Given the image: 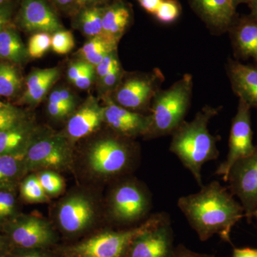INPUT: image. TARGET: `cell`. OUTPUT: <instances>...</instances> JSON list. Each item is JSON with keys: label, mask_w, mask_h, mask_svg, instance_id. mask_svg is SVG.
Masks as SVG:
<instances>
[{"label": "cell", "mask_w": 257, "mask_h": 257, "mask_svg": "<svg viewBox=\"0 0 257 257\" xmlns=\"http://www.w3.org/2000/svg\"><path fill=\"white\" fill-rule=\"evenodd\" d=\"M33 127L23 121L13 127L0 132V155L26 150L32 143Z\"/></svg>", "instance_id": "22"}, {"label": "cell", "mask_w": 257, "mask_h": 257, "mask_svg": "<svg viewBox=\"0 0 257 257\" xmlns=\"http://www.w3.org/2000/svg\"><path fill=\"white\" fill-rule=\"evenodd\" d=\"M169 218L165 212L157 213L136 226L126 229H101L74 242L57 245L53 249L61 257H126L137 236Z\"/></svg>", "instance_id": "3"}, {"label": "cell", "mask_w": 257, "mask_h": 257, "mask_svg": "<svg viewBox=\"0 0 257 257\" xmlns=\"http://www.w3.org/2000/svg\"><path fill=\"white\" fill-rule=\"evenodd\" d=\"M104 106V122L116 135L133 138L148 133L151 125L150 114L145 115L119 106L111 98L106 97Z\"/></svg>", "instance_id": "14"}, {"label": "cell", "mask_w": 257, "mask_h": 257, "mask_svg": "<svg viewBox=\"0 0 257 257\" xmlns=\"http://www.w3.org/2000/svg\"><path fill=\"white\" fill-rule=\"evenodd\" d=\"M98 208L85 193H72L62 199L56 209L57 229L67 239H79L92 233Z\"/></svg>", "instance_id": "7"}, {"label": "cell", "mask_w": 257, "mask_h": 257, "mask_svg": "<svg viewBox=\"0 0 257 257\" xmlns=\"http://www.w3.org/2000/svg\"><path fill=\"white\" fill-rule=\"evenodd\" d=\"M68 142L61 136L32 141L27 150L25 163L28 172L45 170L62 171L72 166Z\"/></svg>", "instance_id": "9"}, {"label": "cell", "mask_w": 257, "mask_h": 257, "mask_svg": "<svg viewBox=\"0 0 257 257\" xmlns=\"http://www.w3.org/2000/svg\"><path fill=\"white\" fill-rule=\"evenodd\" d=\"M248 5L251 10L250 16L257 20V0H251Z\"/></svg>", "instance_id": "48"}, {"label": "cell", "mask_w": 257, "mask_h": 257, "mask_svg": "<svg viewBox=\"0 0 257 257\" xmlns=\"http://www.w3.org/2000/svg\"><path fill=\"white\" fill-rule=\"evenodd\" d=\"M92 67H94V66L88 63L84 60H82L74 62V63L69 66L68 71H67V77H68V79L71 82L73 83L86 71Z\"/></svg>", "instance_id": "38"}, {"label": "cell", "mask_w": 257, "mask_h": 257, "mask_svg": "<svg viewBox=\"0 0 257 257\" xmlns=\"http://www.w3.org/2000/svg\"><path fill=\"white\" fill-rule=\"evenodd\" d=\"M177 205L202 241L219 235L231 243V229L244 216L241 204L217 181L203 186L195 194L179 198Z\"/></svg>", "instance_id": "1"}, {"label": "cell", "mask_w": 257, "mask_h": 257, "mask_svg": "<svg viewBox=\"0 0 257 257\" xmlns=\"http://www.w3.org/2000/svg\"><path fill=\"white\" fill-rule=\"evenodd\" d=\"M27 150L15 154L0 155V188L16 187L19 181L27 175L28 171L25 163Z\"/></svg>", "instance_id": "23"}, {"label": "cell", "mask_w": 257, "mask_h": 257, "mask_svg": "<svg viewBox=\"0 0 257 257\" xmlns=\"http://www.w3.org/2000/svg\"><path fill=\"white\" fill-rule=\"evenodd\" d=\"M59 77L60 71L57 67L33 71L27 78L24 101L32 105L40 103Z\"/></svg>", "instance_id": "21"}, {"label": "cell", "mask_w": 257, "mask_h": 257, "mask_svg": "<svg viewBox=\"0 0 257 257\" xmlns=\"http://www.w3.org/2000/svg\"><path fill=\"white\" fill-rule=\"evenodd\" d=\"M8 0H0V5L4 4V3H7Z\"/></svg>", "instance_id": "53"}, {"label": "cell", "mask_w": 257, "mask_h": 257, "mask_svg": "<svg viewBox=\"0 0 257 257\" xmlns=\"http://www.w3.org/2000/svg\"><path fill=\"white\" fill-rule=\"evenodd\" d=\"M227 73L233 91L239 99L257 109V67L230 60Z\"/></svg>", "instance_id": "18"}, {"label": "cell", "mask_w": 257, "mask_h": 257, "mask_svg": "<svg viewBox=\"0 0 257 257\" xmlns=\"http://www.w3.org/2000/svg\"><path fill=\"white\" fill-rule=\"evenodd\" d=\"M16 187L0 188V231L20 214L18 211Z\"/></svg>", "instance_id": "27"}, {"label": "cell", "mask_w": 257, "mask_h": 257, "mask_svg": "<svg viewBox=\"0 0 257 257\" xmlns=\"http://www.w3.org/2000/svg\"><path fill=\"white\" fill-rule=\"evenodd\" d=\"M250 110V106L239 99L237 111L231 122L227 157L216 171V175L222 177L224 182L235 162L248 157L254 150Z\"/></svg>", "instance_id": "11"}, {"label": "cell", "mask_w": 257, "mask_h": 257, "mask_svg": "<svg viewBox=\"0 0 257 257\" xmlns=\"http://www.w3.org/2000/svg\"><path fill=\"white\" fill-rule=\"evenodd\" d=\"M28 55V50L15 30L5 28L0 32V57L15 63H21Z\"/></svg>", "instance_id": "24"}, {"label": "cell", "mask_w": 257, "mask_h": 257, "mask_svg": "<svg viewBox=\"0 0 257 257\" xmlns=\"http://www.w3.org/2000/svg\"><path fill=\"white\" fill-rule=\"evenodd\" d=\"M135 149L126 140L105 138L89 147L85 164L91 175L102 179H114L127 174L137 160Z\"/></svg>", "instance_id": "6"}, {"label": "cell", "mask_w": 257, "mask_h": 257, "mask_svg": "<svg viewBox=\"0 0 257 257\" xmlns=\"http://www.w3.org/2000/svg\"><path fill=\"white\" fill-rule=\"evenodd\" d=\"M229 31L236 55L257 61V20L243 17L236 20Z\"/></svg>", "instance_id": "20"}, {"label": "cell", "mask_w": 257, "mask_h": 257, "mask_svg": "<svg viewBox=\"0 0 257 257\" xmlns=\"http://www.w3.org/2000/svg\"><path fill=\"white\" fill-rule=\"evenodd\" d=\"M42 188L49 197H55L63 192L64 179L56 171H40L37 175Z\"/></svg>", "instance_id": "30"}, {"label": "cell", "mask_w": 257, "mask_h": 257, "mask_svg": "<svg viewBox=\"0 0 257 257\" xmlns=\"http://www.w3.org/2000/svg\"><path fill=\"white\" fill-rule=\"evenodd\" d=\"M21 87V79L18 71L10 64H0V95L14 96Z\"/></svg>", "instance_id": "28"}, {"label": "cell", "mask_w": 257, "mask_h": 257, "mask_svg": "<svg viewBox=\"0 0 257 257\" xmlns=\"http://www.w3.org/2000/svg\"><path fill=\"white\" fill-rule=\"evenodd\" d=\"M47 110H48L49 114L56 119H64L71 113V111L64 106L58 105V104L50 102V101H48Z\"/></svg>", "instance_id": "41"}, {"label": "cell", "mask_w": 257, "mask_h": 257, "mask_svg": "<svg viewBox=\"0 0 257 257\" xmlns=\"http://www.w3.org/2000/svg\"><path fill=\"white\" fill-rule=\"evenodd\" d=\"M231 1L233 2L235 6L237 7V5H239V4H243V3H246V4H248L251 0H231Z\"/></svg>", "instance_id": "50"}, {"label": "cell", "mask_w": 257, "mask_h": 257, "mask_svg": "<svg viewBox=\"0 0 257 257\" xmlns=\"http://www.w3.org/2000/svg\"><path fill=\"white\" fill-rule=\"evenodd\" d=\"M252 217H255L257 219V209L253 211Z\"/></svg>", "instance_id": "52"}, {"label": "cell", "mask_w": 257, "mask_h": 257, "mask_svg": "<svg viewBox=\"0 0 257 257\" xmlns=\"http://www.w3.org/2000/svg\"><path fill=\"white\" fill-rule=\"evenodd\" d=\"M9 20V13L5 8H0V32L5 28V25Z\"/></svg>", "instance_id": "46"}, {"label": "cell", "mask_w": 257, "mask_h": 257, "mask_svg": "<svg viewBox=\"0 0 257 257\" xmlns=\"http://www.w3.org/2000/svg\"><path fill=\"white\" fill-rule=\"evenodd\" d=\"M108 217L111 224L132 227L149 217L152 209V196L142 182L124 179L116 182L107 199Z\"/></svg>", "instance_id": "5"}, {"label": "cell", "mask_w": 257, "mask_h": 257, "mask_svg": "<svg viewBox=\"0 0 257 257\" xmlns=\"http://www.w3.org/2000/svg\"><path fill=\"white\" fill-rule=\"evenodd\" d=\"M220 107L205 106L190 121L185 120L172 134L170 150L192 173L199 187H203L202 169L219 156L217 138L209 133L208 125L219 114Z\"/></svg>", "instance_id": "2"}, {"label": "cell", "mask_w": 257, "mask_h": 257, "mask_svg": "<svg viewBox=\"0 0 257 257\" xmlns=\"http://www.w3.org/2000/svg\"><path fill=\"white\" fill-rule=\"evenodd\" d=\"M19 22L28 32L53 34L62 30L60 20L45 0H23Z\"/></svg>", "instance_id": "16"}, {"label": "cell", "mask_w": 257, "mask_h": 257, "mask_svg": "<svg viewBox=\"0 0 257 257\" xmlns=\"http://www.w3.org/2000/svg\"><path fill=\"white\" fill-rule=\"evenodd\" d=\"M13 248H53L60 236L47 219L32 214H20L3 228Z\"/></svg>", "instance_id": "8"}, {"label": "cell", "mask_w": 257, "mask_h": 257, "mask_svg": "<svg viewBox=\"0 0 257 257\" xmlns=\"http://www.w3.org/2000/svg\"><path fill=\"white\" fill-rule=\"evenodd\" d=\"M96 1L97 0H76V3L79 7H85L95 3Z\"/></svg>", "instance_id": "49"}, {"label": "cell", "mask_w": 257, "mask_h": 257, "mask_svg": "<svg viewBox=\"0 0 257 257\" xmlns=\"http://www.w3.org/2000/svg\"><path fill=\"white\" fill-rule=\"evenodd\" d=\"M121 76H122V72H121V66L119 64L106 74L105 77L100 79L101 86L105 89H112L119 84Z\"/></svg>", "instance_id": "39"}, {"label": "cell", "mask_w": 257, "mask_h": 257, "mask_svg": "<svg viewBox=\"0 0 257 257\" xmlns=\"http://www.w3.org/2000/svg\"><path fill=\"white\" fill-rule=\"evenodd\" d=\"M48 101L64 106L71 112L73 111L76 104L73 94L66 89H56L50 94Z\"/></svg>", "instance_id": "35"}, {"label": "cell", "mask_w": 257, "mask_h": 257, "mask_svg": "<svg viewBox=\"0 0 257 257\" xmlns=\"http://www.w3.org/2000/svg\"><path fill=\"white\" fill-rule=\"evenodd\" d=\"M132 14L125 3L117 1L104 8L101 37L117 47L120 39L131 23Z\"/></svg>", "instance_id": "19"}, {"label": "cell", "mask_w": 257, "mask_h": 257, "mask_svg": "<svg viewBox=\"0 0 257 257\" xmlns=\"http://www.w3.org/2000/svg\"><path fill=\"white\" fill-rule=\"evenodd\" d=\"M164 79L163 74L158 69L148 75L126 79L116 89L114 101L131 111L145 110L160 90L159 87Z\"/></svg>", "instance_id": "12"}, {"label": "cell", "mask_w": 257, "mask_h": 257, "mask_svg": "<svg viewBox=\"0 0 257 257\" xmlns=\"http://www.w3.org/2000/svg\"><path fill=\"white\" fill-rule=\"evenodd\" d=\"M74 47L73 35L70 31L59 30L52 35V50L59 55H65Z\"/></svg>", "instance_id": "34"}, {"label": "cell", "mask_w": 257, "mask_h": 257, "mask_svg": "<svg viewBox=\"0 0 257 257\" xmlns=\"http://www.w3.org/2000/svg\"><path fill=\"white\" fill-rule=\"evenodd\" d=\"M56 5L62 8H67L72 5H77L76 0H52Z\"/></svg>", "instance_id": "47"}, {"label": "cell", "mask_w": 257, "mask_h": 257, "mask_svg": "<svg viewBox=\"0 0 257 257\" xmlns=\"http://www.w3.org/2000/svg\"><path fill=\"white\" fill-rule=\"evenodd\" d=\"M192 89V76L186 74L168 89L156 93L150 109L151 125L145 138H162L174 133L189 109Z\"/></svg>", "instance_id": "4"}, {"label": "cell", "mask_w": 257, "mask_h": 257, "mask_svg": "<svg viewBox=\"0 0 257 257\" xmlns=\"http://www.w3.org/2000/svg\"><path fill=\"white\" fill-rule=\"evenodd\" d=\"M181 12L182 8L178 0H162L154 15L160 23L168 24L175 22Z\"/></svg>", "instance_id": "32"}, {"label": "cell", "mask_w": 257, "mask_h": 257, "mask_svg": "<svg viewBox=\"0 0 257 257\" xmlns=\"http://www.w3.org/2000/svg\"><path fill=\"white\" fill-rule=\"evenodd\" d=\"M0 257H13V253L11 252H10L9 253H7V254L4 255V256H2Z\"/></svg>", "instance_id": "51"}, {"label": "cell", "mask_w": 257, "mask_h": 257, "mask_svg": "<svg viewBox=\"0 0 257 257\" xmlns=\"http://www.w3.org/2000/svg\"><path fill=\"white\" fill-rule=\"evenodd\" d=\"M140 6L150 14L155 15L162 0H137Z\"/></svg>", "instance_id": "43"}, {"label": "cell", "mask_w": 257, "mask_h": 257, "mask_svg": "<svg viewBox=\"0 0 257 257\" xmlns=\"http://www.w3.org/2000/svg\"><path fill=\"white\" fill-rule=\"evenodd\" d=\"M13 257H61L53 248H31V249L12 250Z\"/></svg>", "instance_id": "36"}, {"label": "cell", "mask_w": 257, "mask_h": 257, "mask_svg": "<svg viewBox=\"0 0 257 257\" xmlns=\"http://www.w3.org/2000/svg\"><path fill=\"white\" fill-rule=\"evenodd\" d=\"M52 46V35L47 32H37L29 40L28 53L32 58H40Z\"/></svg>", "instance_id": "31"}, {"label": "cell", "mask_w": 257, "mask_h": 257, "mask_svg": "<svg viewBox=\"0 0 257 257\" xmlns=\"http://www.w3.org/2000/svg\"><path fill=\"white\" fill-rule=\"evenodd\" d=\"M13 249V246L8 236L4 233L0 231V256L11 252Z\"/></svg>", "instance_id": "44"}, {"label": "cell", "mask_w": 257, "mask_h": 257, "mask_svg": "<svg viewBox=\"0 0 257 257\" xmlns=\"http://www.w3.org/2000/svg\"><path fill=\"white\" fill-rule=\"evenodd\" d=\"M24 115L21 111L10 104L0 101V132L23 122Z\"/></svg>", "instance_id": "33"}, {"label": "cell", "mask_w": 257, "mask_h": 257, "mask_svg": "<svg viewBox=\"0 0 257 257\" xmlns=\"http://www.w3.org/2000/svg\"><path fill=\"white\" fill-rule=\"evenodd\" d=\"M104 10V8L99 7H88L81 12L78 17V24L84 35L90 38L101 37Z\"/></svg>", "instance_id": "26"}, {"label": "cell", "mask_w": 257, "mask_h": 257, "mask_svg": "<svg viewBox=\"0 0 257 257\" xmlns=\"http://www.w3.org/2000/svg\"><path fill=\"white\" fill-rule=\"evenodd\" d=\"M104 122V106L91 96L67 122L66 133L72 141L86 138Z\"/></svg>", "instance_id": "17"}, {"label": "cell", "mask_w": 257, "mask_h": 257, "mask_svg": "<svg viewBox=\"0 0 257 257\" xmlns=\"http://www.w3.org/2000/svg\"><path fill=\"white\" fill-rule=\"evenodd\" d=\"M175 247L169 218L137 236L126 257H174Z\"/></svg>", "instance_id": "13"}, {"label": "cell", "mask_w": 257, "mask_h": 257, "mask_svg": "<svg viewBox=\"0 0 257 257\" xmlns=\"http://www.w3.org/2000/svg\"><path fill=\"white\" fill-rule=\"evenodd\" d=\"M189 3L213 33L229 31L236 22V7L231 0H189Z\"/></svg>", "instance_id": "15"}, {"label": "cell", "mask_w": 257, "mask_h": 257, "mask_svg": "<svg viewBox=\"0 0 257 257\" xmlns=\"http://www.w3.org/2000/svg\"><path fill=\"white\" fill-rule=\"evenodd\" d=\"M94 74H95L94 67H91L90 69H88L84 74H82L78 79H76L72 84L79 89H87L92 84Z\"/></svg>", "instance_id": "40"}, {"label": "cell", "mask_w": 257, "mask_h": 257, "mask_svg": "<svg viewBox=\"0 0 257 257\" xmlns=\"http://www.w3.org/2000/svg\"><path fill=\"white\" fill-rule=\"evenodd\" d=\"M20 194L26 202L30 203L47 202L50 197L42 188L37 175L27 176L20 184Z\"/></svg>", "instance_id": "29"}, {"label": "cell", "mask_w": 257, "mask_h": 257, "mask_svg": "<svg viewBox=\"0 0 257 257\" xmlns=\"http://www.w3.org/2000/svg\"><path fill=\"white\" fill-rule=\"evenodd\" d=\"M116 50V46L106 41L102 37H94L84 44L79 50V54L82 60L96 67L108 54Z\"/></svg>", "instance_id": "25"}, {"label": "cell", "mask_w": 257, "mask_h": 257, "mask_svg": "<svg viewBox=\"0 0 257 257\" xmlns=\"http://www.w3.org/2000/svg\"><path fill=\"white\" fill-rule=\"evenodd\" d=\"M230 192L239 199L248 221L257 209V145L251 155L235 162L228 174Z\"/></svg>", "instance_id": "10"}, {"label": "cell", "mask_w": 257, "mask_h": 257, "mask_svg": "<svg viewBox=\"0 0 257 257\" xmlns=\"http://www.w3.org/2000/svg\"><path fill=\"white\" fill-rule=\"evenodd\" d=\"M232 257H257V248H234Z\"/></svg>", "instance_id": "45"}, {"label": "cell", "mask_w": 257, "mask_h": 257, "mask_svg": "<svg viewBox=\"0 0 257 257\" xmlns=\"http://www.w3.org/2000/svg\"><path fill=\"white\" fill-rule=\"evenodd\" d=\"M174 257H215L213 254L208 253H202L192 251L189 248L186 247L184 244H179L176 246L175 256Z\"/></svg>", "instance_id": "42"}, {"label": "cell", "mask_w": 257, "mask_h": 257, "mask_svg": "<svg viewBox=\"0 0 257 257\" xmlns=\"http://www.w3.org/2000/svg\"><path fill=\"white\" fill-rule=\"evenodd\" d=\"M118 64H119V62L116 57V50L113 51L108 54L101 60L100 63L96 66V74H97L98 77L99 79H102Z\"/></svg>", "instance_id": "37"}]
</instances>
